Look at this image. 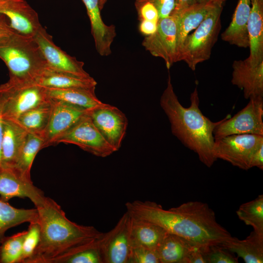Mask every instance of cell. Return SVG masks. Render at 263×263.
<instances>
[{"mask_svg": "<svg viewBox=\"0 0 263 263\" xmlns=\"http://www.w3.org/2000/svg\"><path fill=\"white\" fill-rule=\"evenodd\" d=\"M125 206L132 216L155 223L169 233L203 246L219 245L232 237L217 221L214 211L202 202L189 201L169 209L150 201L128 202Z\"/></svg>", "mask_w": 263, "mask_h": 263, "instance_id": "1", "label": "cell"}, {"mask_svg": "<svg viewBox=\"0 0 263 263\" xmlns=\"http://www.w3.org/2000/svg\"><path fill=\"white\" fill-rule=\"evenodd\" d=\"M190 100L188 107L182 105L169 75L160 103L169 119L171 132L185 147L197 154L203 164L210 168L217 160L214 153L213 131L222 120L214 122L203 114L196 87L190 94Z\"/></svg>", "mask_w": 263, "mask_h": 263, "instance_id": "2", "label": "cell"}, {"mask_svg": "<svg viewBox=\"0 0 263 263\" xmlns=\"http://www.w3.org/2000/svg\"><path fill=\"white\" fill-rule=\"evenodd\" d=\"M36 208L40 226L39 241L32 256L25 263H49L71 248L104 234L93 226L80 225L70 220L61 207L50 198L46 197Z\"/></svg>", "mask_w": 263, "mask_h": 263, "instance_id": "3", "label": "cell"}, {"mask_svg": "<svg viewBox=\"0 0 263 263\" xmlns=\"http://www.w3.org/2000/svg\"><path fill=\"white\" fill-rule=\"evenodd\" d=\"M0 58L9 70V78L20 82H35L48 67L34 37L16 32L0 39Z\"/></svg>", "mask_w": 263, "mask_h": 263, "instance_id": "4", "label": "cell"}, {"mask_svg": "<svg viewBox=\"0 0 263 263\" xmlns=\"http://www.w3.org/2000/svg\"><path fill=\"white\" fill-rule=\"evenodd\" d=\"M223 4L213 7L184 41L179 54L178 61H185L192 71L195 70L198 64L208 60L211 56L221 29Z\"/></svg>", "mask_w": 263, "mask_h": 263, "instance_id": "5", "label": "cell"}, {"mask_svg": "<svg viewBox=\"0 0 263 263\" xmlns=\"http://www.w3.org/2000/svg\"><path fill=\"white\" fill-rule=\"evenodd\" d=\"M50 99L47 88L35 82L11 79L0 85V103L3 119L17 120L24 112Z\"/></svg>", "mask_w": 263, "mask_h": 263, "instance_id": "6", "label": "cell"}, {"mask_svg": "<svg viewBox=\"0 0 263 263\" xmlns=\"http://www.w3.org/2000/svg\"><path fill=\"white\" fill-rule=\"evenodd\" d=\"M247 104L233 116L221 120L213 131L215 139L233 134L263 135V97L249 99Z\"/></svg>", "mask_w": 263, "mask_h": 263, "instance_id": "7", "label": "cell"}, {"mask_svg": "<svg viewBox=\"0 0 263 263\" xmlns=\"http://www.w3.org/2000/svg\"><path fill=\"white\" fill-rule=\"evenodd\" d=\"M91 111L58 137L53 145L60 143L74 144L100 157L108 156L115 152L94 124L91 116Z\"/></svg>", "mask_w": 263, "mask_h": 263, "instance_id": "8", "label": "cell"}, {"mask_svg": "<svg viewBox=\"0 0 263 263\" xmlns=\"http://www.w3.org/2000/svg\"><path fill=\"white\" fill-rule=\"evenodd\" d=\"M263 144V135L254 134H233L215 139L214 153L233 166L247 170L254 151Z\"/></svg>", "mask_w": 263, "mask_h": 263, "instance_id": "9", "label": "cell"}, {"mask_svg": "<svg viewBox=\"0 0 263 263\" xmlns=\"http://www.w3.org/2000/svg\"><path fill=\"white\" fill-rule=\"evenodd\" d=\"M142 45L151 55L163 59L168 69L178 62L176 16L171 13L169 17L159 19L156 31L146 36Z\"/></svg>", "mask_w": 263, "mask_h": 263, "instance_id": "10", "label": "cell"}, {"mask_svg": "<svg viewBox=\"0 0 263 263\" xmlns=\"http://www.w3.org/2000/svg\"><path fill=\"white\" fill-rule=\"evenodd\" d=\"M131 220L126 211L113 228L104 233L100 243L104 263H128L131 248Z\"/></svg>", "mask_w": 263, "mask_h": 263, "instance_id": "11", "label": "cell"}, {"mask_svg": "<svg viewBox=\"0 0 263 263\" xmlns=\"http://www.w3.org/2000/svg\"><path fill=\"white\" fill-rule=\"evenodd\" d=\"M94 124L115 151L121 147L126 134L128 120L117 107L104 103L91 112Z\"/></svg>", "mask_w": 263, "mask_h": 263, "instance_id": "12", "label": "cell"}, {"mask_svg": "<svg viewBox=\"0 0 263 263\" xmlns=\"http://www.w3.org/2000/svg\"><path fill=\"white\" fill-rule=\"evenodd\" d=\"M51 69L81 77L91 76L83 68L84 63L72 56L56 45L53 37L42 26L34 37Z\"/></svg>", "mask_w": 263, "mask_h": 263, "instance_id": "13", "label": "cell"}, {"mask_svg": "<svg viewBox=\"0 0 263 263\" xmlns=\"http://www.w3.org/2000/svg\"><path fill=\"white\" fill-rule=\"evenodd\" d=\"M51 116L41 136L43 148L53 145L54 141L93 110H88L60 100H53Z\"/></svg>", "mask_w": 263, "mask_h": 263, "instance_id": "14", "label": "cell"}, {"mask_svg": "<svg viewBox=\"0 0 263 263\" xmlns=\"http://www.w3.org/2000/svg\"><path fill=\"white\" fill-rule=\"evenodd\" d=\"M0 196L6 202L14 197L27 198L36 207L41 205L46 197L31 179L24 177L13 168L0 169Z\"/></svg>", "mask_w": 263, "mask_h": 263, "instance_id": "15", "label": "cell"}, {"mask_svg": "<svg viewBox=\"0 0 263 263\" xmlns=\"http://www.w3.org/2000/svg\"><path fill=\"white\" fill-rule=\"evenodd\" d=\"M0 14L16 32L34 37L42 27L37 13L24 0H0Z\"/></svg>", "mask_w": 263, "mask_h": 263, "instance_id": "16", "label": "cell"}, {"mask_svg": "<svg viewBox=\"0 0 263 263\" xmlns=\"http://www.w3.org/2000/svg\"><path fill=\"white\" fill-rule=\"evenodd\" d=\"M231 83L243 91L244 97H263V62L252 65L246 58L234 60Z\"/></svg>", "mask_w": 263, "mask_h": 263, "instance_id": "17", "label": "cell"}, {"mask_svg": "<svg viewBox=\"0 0 263 263\" xmlns=\"http://www.w3.org/2000/svg\"><path fill=\"white\" fill-rule=\"evenodd\" d=\"M87 10L91 22V33L95 49L101 56L112 53L111 45L116 36L115 26L108 25L103 21L99 7V0H82Z\"/></svg>", "mask_w": 263, "mask_h": 263, "instance_id": "18", "label": "cell"}, {"mask_svg": "<svg viewBox=\"0 0 263 263\" xmlns=\"http://www.w3.org/2000/svg\"><path fill=\"white\" fill-rule=\"evenodd\" d=\"M226 1L211 0L204 3L196 2L178 13H171L176 16L177 20L178 56L184 41L190 32L200 25L213 7L218 4H224Z\"/></svg>", "mask_w": 263, "mask_h": 263, "instance_id": "19", "label": "cell"}, {"mask_svg": "<svg viewBox=\"0 0 263 263\" xmlns=\"http://www.w3.org/2000/svg\"><path fill=\"white\" fill-rule=\"evenodd\" d=\"M2 168H13L26 140L28 132L16 120L2 119Z\"/></svg>", "mask_w": 263, "mask_h": 263, "instance_id": "20", "label": "cell"}, {"mask_svg": "<svg viewBox=\"0 0 263 263\" xmlns=\"http://www.w3.org/2000/svg\"><path fill=\"white\" fill-rule=\"evenodd\" d=\"M251 0H239L231 21L221 34L223 40L241 48L249 47L247 23Z\"/></svg>", "mask_w": 263, "mask_h": 263, "instance_id": "21", "label": "cell"}, {"mask_svg": "<svg viewBox=\"0 0 263 263\" xmlns=\"http://www.w3.org/2000/svg\"><path fill=\"white\" fill-rule=\"evenodd\" d=\"M251 63L263 62V0H251V11L247 23Z\"/></svg>", "mask_w": 263, "mask_h": 263, "instance_id": "22", "label": "cell"}, {"mask_svg": "<svg viewBox=\"0 0 263 263\" xmlns=\"http://www.w3.org/2000/svg\"><path fill=\"white\" fill-rule=\"evenodd\" d=\"M200 246H203L168 233L156 251L160 263H188L192 253Z\"/></svg>", "mask_w": 263, "mask_h": 263, "instance_id": "23", "label": "cell"}, {"mask_svg": "<svg viewBox=\"0 0 263 263\" xmlns=\"http://www.w3.org/2000/svg\"><path fill=\"white\" fill-rule=\"evenodd\" d=\"M131 216V246L140 245L156 250L168 232L155 223Z\"/></svg>", "mask_w": 263, "mask_h": 263, "instance_id": "24", "label": "cell"}, {"mask_svg": "<svg viewBox=\"0 0 263 263\" xmlns=\"http://www.w3.org/2000/svg\"><path fill=\"white\" fill-rule=\"evenodd\" d=\"M219 246L236 254L245 263H263V235L253 230L244 239L232 236Z\"/></svg>", "mask_w": 263, "mask_h": 263, "instance_id": "25", "label": "cell"}, {"mask_svg": "<svg viewBox=\"0 0 263 263\" xmlns=\"http://www.w3.org/2000/svg\"><path fill=\"white\" fill-rule=\"evenodd\" d=\"M35 82L46 88H94L97 82L91 76L81 77L47 67Z\"/></svg>", "mask_w": 263, "mask_h": 263, "instance_id": "26", "label": "cell"}, {"mask_svg": "<svg viewBox=\"0 0 263 263\" xmlns=\"http://www.w3.org/2000/svg\"><path fill=\"white\" fill-rule=\"evenodd\" d=\"M102 236L71 248L49 263H104L100 248Z\"/></svg>", "mask_w": 263, "mask_h": 263, "instance_id": "27", "label": "cell"}, {"mask_svg": "<svg viewBox=\"0 0 263 263\" xmlns=\"http://www.w3.org/2000/svg\"><path fill=\"white\" fill-rule=\"evenodd\" d=\"M94 88H47L50 98L60 100L84 109L93 110L104 103L95 94Z\"/></svg>", "mask_w": 263, "mask_h": 263, "instance_id": "28", "label": "cell"}, {"mask_svg": "<svg viewBox=\"0 0 263 263\" xmlns=\"http://www.w3.org/2000/svg\"><path fill=\"white\" fill-rule=\"evenodd\" d=\"M38 221L37 209L18 208L0 198V244L8 229L24 223Z\"/></svg>", "mask_w": 263, "mask_h": 263, "instance_id": "29", "label": "cell"}, {"mask_svg": "<svg viewBox=\"0 0 263 263\" xmlns=\"http://www.w3.org/2000/svg\"><path fill=\"white\" fill-rule=\"evenodd\" d=\"M52 110L51 99L21 114L16 120L28 132L42 135L47 128Z\"/></svg>", "mask_w": 263, "mask_h": 263, "instance_id": "30", "label": "cell"}, {"mask_svg": "<svg viewBox=\"0 0 263 263\" xmlns=\"http://www.w3.org/2000/svg\"><path fill=\"white\" fill-rule=\"evenodd\" d=\"M43 137L35 133L28 132L14 168L24 177L31 179L30 170L34 159L39 150L43 148Z\"/></svg>", "mask_w": 263, "mask_h": 263, "instance_id": "31", "label": "cell"}, {"mask_svg": "<svg viewBox=\"0 0 263 263\" xmlns=\"http://www.w3.org/2000/svg\"><path fill=\"white\" fill-rule=\"evenodd\" d=\"M236 213L239 219L252 227L253 231L263 235V195L242 204Z\"/></svg>", "mask_w": 263, "mask_h": 263, "instance_id": "32", "label": "cell"}, {"mask_svg": "<svg viewBox=\"0 0 263 263\" xmlns=\"http://www.w3.org/2000/svg\"><path fill=\"white\" fill-rule=\"evenodd\" d=\"M26 230L5 237L0 244V263H20Z\"/></svg>", "mask_w": 263, "mask_h": 263, "instance_id": "33", "label": "cell"}, {"mask_svg": "<svg viewBox=\"0 0 263 263\" xmlns=\"http://www.w3.org/2000/svg\"><path fill=\"white\" fill-rule=\"evenodd\" d=\"M29 224L23 241L20 263H25L32 256L39 241L40 226L38 222Z\"/></svg>", "mask_w": 263, "mask_h": 263, "instance_id": "34", "label": "cell"}, {"mask_svg": "<svg viewBox=\"0 0 263 263\" xmlns=\"http://www.w3.org/2000/svg\"><path fill=\"white\" fill-rule=\"evenodd\" d=\"M128 263H160L156 250L140 245L131 246Z\"/></svg>", "mask_w": 263, "mask_h": 263, "instance_id": "35", "label": "cell"}, {"mask_svg": "<svg viewBox=\"0 0 263 263\" xmlns=\"http://www.w3.org/2000/svg\"><path fill=\"white\" fill-rule=\"evenodd\" d=\"M207 261V263H238V257L219 245H214L209 248Z\"/></svg>", "mask_w": 263, "mask_h": 263, "instance_id": "36", "label": "cell"}, {"mask_svg": "<svg viewBox=\"0 0 263 263\" xmlns=\"http://www.w3.org/2000/svg\"><path fill=\"white\" fill-rule=\"evenodd\" d=\"M135 6L137 10L140 20H146L157 22L159 14L155 6L149 1H135Z\"/></svg>", "mask_w": 263, "mask_h": 263, "instance_id": "37", "label": "cell"}, {"mask_svg": "<svg viewBox=\"0 0 263 263\" xmlns=\"http://www.w3.org/2000/svg\"><path fill=\"white\" fill-rule=\"evenodd\" d=\"M139 2L149 1L156 8L159 19L169 17L175 7L174 0H135Z\"/></svg>", "mask_w": 263, "mask_h": 263, "instance_id": "38", "label": "cell"}, {"mask_svg": "<svg viewBox=\"0 0 263 263\" xmlns=\"http://www.w3.org/2000/svg\"><path fill=\"white\" fill-rule=\"evenodd\" d=\"M249 167L250 168L257 167L263 169V144L259 146L251 155Z\"/></svg>", "mask_w": 263, "mask_h": 263, "instance_id": "39", "label": "cell"}, {"mask_svg": "<svg viewBox=\"0 0 263 263\" xmlns=\"http://www.w3.org/2000/svg\"><path fill=\"white\" fill-rule=\"evenodd\" d=\"M157 22L146 20H141L139 26V31L146 36L151 35L156 31Z\"/></svg>", "mask_w": 263, "mask_h": 263, "instance_id": "40", "label": "cell"}, {"mask_svg": "<svg viewBox=\"0 0 263 263\" xmlns=\"http://www.w3.org/2000/svg\"><path fill=\"white\" fill-rule=\"evenodd\" d=\"M15 32L10 26L7 19L0 14V39Z\"/></svg>", "mask_w": 263, "mask_h": 263, "instance_id": "41", "label": "cell"}, {"mask_svg": "<svg viewBox=\"0 0 263 263\" xmlns=\"http://www.w3.org/2000/svg\"><path fill=\"white\" fill-rule=\"evenodd\" d=\"M175 7L172 12L178 13L196 2V0H174Z\"/></svg>", "mask_w": 263, "mask_h": 263, "instance_id": "42", "label": "cell"}, {"mask_svg": "<svg viewBox=\"0 0 263 263\" xmlns=\"http://www.w3.org/2000/svg\"><path fill=\"white\" fill-rule=\"evenodd\" d=\"M1 105L0 103V169L2 168L1 164V145H2V133H3V128H2V118L1 116Z\"/></svg>", "mask_w": 263, "mask_h": 263, "instance_id": "43", "label": "cell"}, {"mask_svg": "<svg viewBox=\"0 0 263 263\" xmlns=\"http://www.w3.org/2000/svg\"><path fill=\"white\" fill-rule=\"evenodd\" d=\"M210 0H196V2L198 3H204V2H208Z\"/></svg>", "mask_w": 263, "mask_h": 263, "instance_id": "44", "label": "cell"}, {"mask_svg": "<svg viewBox=\"0 0 263 263\" xmlns=\"http://www.w3.org/2000/svg\"><path fill=\"white\" fill-rule=\"evenodd\" d=\"M108 0H102V5H101V8L102 9L103 8L105 4L106 3V2H107Z\"/></svg>", "mask_w": 263, "mask_h": 263, "instance_id": "45", "label": "cell"}, {"mask_svg": "<svg viewBox=\"0 0 263 263\" xmlns=\"http://www.w3.org/2000/svg\"><path fill=\"white\" fill-rule=\"evenodd\" d=\"M102 2V0H99V7L101 10L102 9V8H101Z\"/></svg>", "mask_w": 263, "mask_h": 263, "instance_id": "46", "label": "cell"}]
</instances>
